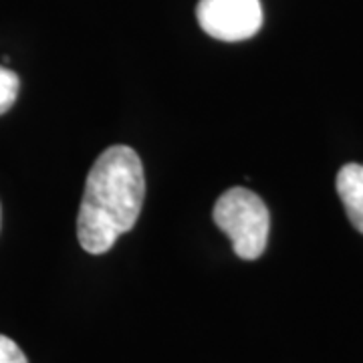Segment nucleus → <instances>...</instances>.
Returning <instances> with one entry per match:
<instances>
[{
	"label": "nucleus",
	"instance_id": "nucleus-1",
	"mask_svg": "<svg viewBox=\"0 0 363 363\" xmlns=\"http://www.w3.org/2000/svg\"><path fill=\"white\" fill-rule=\"evenodd\" d=\"M145 176L135 150L111 145L87 174L77 216L79 245L89 255H104L140 218Z\"/></svg>",
	"mask_w": 363,
	"mask_h": 363
},
{
	"label": "nucleus",
	"instance_id": "nucleus-2",
	"mask_svg": "<svg viewBox=\"0 0 363 363\" xmlns=\"http://www.w3.org/2000/svg\"><path fill=\"white\" fill-rule=\"evenodd\" d=\"M212 218L233 242L236 257L257 260L269 242L271 216L262 198L247 188H230L216 200Z\"/></svg>",
	"mask_w": 363,
	"mask_h": 363
},
{
	"label": "nucleus",
	"instance_id": "nucleus-3",
	"mask_svg": "<svg viewBox=\"0 0 363 363\" xmlns=\"http://www.w3.org/2000/svg\"><path fill=\"white\" fill-rule=\"evenodd\" d=\"M196 16L204 33L226 43L250 39L262 26L260 0H200Z\"/></svg>",
	"mask_w": 363,
	"mask_h": 363
},
{
	"label": "nucleus",
	"instance_id": "nucleus-4",
	"mask_svg": "<svg viewBox=\"0 0 363 363\" xmlns=\"http://www.w3.org/2000/svg\"><path fill=\"white\" fill-rule=\"evenodd\" d=\"M337 192L350 222L363 234V166L345 164L337 174Z\"/></svg>",
	"mask_w": 363,
	"mask_h": 363
},
{
	"label": "nucleus",
	"instance_id": "nucleus-5",
	"mask_svg": "<svg viewBox=\"0 0 363 363\" xmlns=\"http://www.w3.org/2000/svg\"><path fill=\"white\" fill-rule=\"evenodd\" d=\"M21 89V79L18 75L0 65V116L6 113L16 101V95Z\"/></svg>",
	"mask_w": 363,
	"mask_h": 363
},
{
	"label": "nucleus",
	"instance_id": "nucleus-6",
	"mask_svg": "<svg viewBox=\"0 0 363 363\" xmlns=\"http://www.w3.org/2000/svg\"><path fill=\"white\" fill-rule=\"evenodd\" d=\"M0 363H28V359L13 339L0 335Z\"/></svg>",
	"mask_w": 363,
	"mask_h": 363
}]
</instances>
